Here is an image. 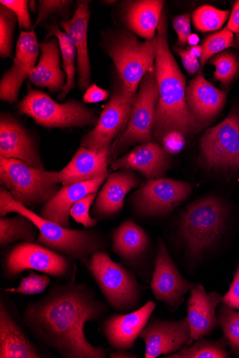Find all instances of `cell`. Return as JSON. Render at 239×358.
Here are the masks:
<instances>
[{
    "instance_id": "1",
    "label": "cell",
    "mask_w": 239,
    "mask_h": 358,
    "mask_svg": "<svg viewBox=\"0 0 239 358\" xmlns=\"http://www.w3.org/2000/svg\"><path fill=\"white\" fill-rule=\"evenodd\" d=\"M74 265L69 280L55 284L43 298L29 302L22 321L39 343L64 358H107V350L86 338V324L100 320L109 308L94 291L76 280Z\"/></svg>"
},
{
    "instance_id": "2",
    "label": "cell",
    "mask_w": 239,
    "mask_h": 358,
    "mask_svg": "<svg viewBox=\"0 0 239 358\" xmlns=\"http://www.w3.org/2000/svg\"><path fill=\"white\" fill-rule=\"evenodd\" d=\"M155 40L158 100L153 136L161 142L170 131L189 134L196 132L199 127L187 106L185 78L168 47L165 13L162 15Z\"/></svg>"
},
{
    "instance_id": "3",
    "label": "cell",
    "mask_w": 239,
    "mask_h": 358,
    "mask_svg": "<svg viewBox=\"0 0 239 358\" xmlns=\"http://www.w3.org/2000/svg\"><path fill=\"white\" fill-rule=\"evenodd\" d=\"M9 213L29 218L39 231L36 243L71 259H78L86 266L92 255L104 248V239L95 231L71 230L29 210L17 201L6 187L0 189V216Z\"/></svg>"
},
{
    "instance_id": "4",
    "label": "cell",
    "mask_w": 239,
    "mask_h": 358,
    "mask_svg": "<svg viewBox=\"0 0 239 358\" xmlns=\"http://www.w3.org/2000/svg\"><path fill=\"white\" fill-rule=\"evenodd\" d=\"M227 204L217 196L193 202L181 215L179 233L191 257L198 258L214 246L225 231Z\"/></svg>"
},
{
    "instance_id": "5",
    "label": "cell",
    "mask_w": 239,
    "mask_h": 358,
    "mask_svg": "<svg viewBox=\"0 0 239 358\" xmlns=\"http://www.w3.org/2000/svg\"><path fill=\"white\" fill-rule=\"evenodd\" d=\"M104 47L126 89L137 94L144 77L155 69L156 40L142 42L130 32L117 31L105 36Z\"/></svg>"
},
{
    "instance_id": "6",
    "label": "cell",
    "mask_w": 239,
    "mask_h": 358,
    "mask_svg": "<svg viewBox=\"0 0 239 358\" xmlns=\"http://www.w3.org/2000/svg\"><path fill=\"white\" fill-rule=\"evenodd\" d=\"M0 182L26 207L46 204L59 191L58 172L32 168L17 159L0 158Z\"/></svg>"
},
{
    "instance_id": "7",
    "label": "cell",
    "mask_w": 239,
    "mask_h": 358,
    "mask_svg": "<svg viewBox=\"0 0 239 358\" xmlns=\"http://www.w3.org/2000/svg\"><path fill=\"white\" fill-rule=\"evenodd\" d=\"M86 268L114 309L127 312L138 306L142 298L140 284L131 271L114 262L109 254L95 252Z\"/></svg>"
},
{
    "instance_id": "8",
    "label": "cell",
    "mask_w": 239,
    "mask_h": 358,
    "mask_svg": "<svg viewBox=\"0 0 239 358\" xmlns=\"http://www.w3.org/2000/svg\"><path fill=\"white\" fill-rule=\"evenodd\" d=\"M18 109L20 114L47 128L95 126L98 120L95 113L80 102L71 100L60 104L46 93L33 90L29 85Z\"/></svg>"
},
{
    "instance_id": "9",
    "label": "cell",
    "mask_w": 239,
    "mask_h": 358,
    "mask_svg": "<svg viewBox=\"0 0 239 358\" xmlns=\"http://www.w3.org/2000/svg\"><path fill=\"white\" fill-rule=\"evenodd\" d=\"M205 166L226 176L239 175V108L207 130L200 141Z\"/></svg>"
},
{
    "instance_id": "10",
    "label": "cell",
    "mask_w": 239,
    "mask_h": 358,
    "mask_svg": "<svg viewBox=\"0 0 239 358\" xmlns=\"http://www.w3.org/2000/svg\"><path fill=\"white\" fill-rule=\"evenodd\" d=\"M139 89L127 127L111 147L110 158H116L135 144L153 141L156 109L158 100L155 69L144 77Z\"/></svg>"
},
{
    "instance_id": "11",
    "label": "cell",
    "mask_w": 239,
    "mask_h": 358,
    "mask_svg": "<svg viewBox=\"0 0 239 358\" xmlns=\"http://www.w3.org/2000/svg\"><path fill=\"white\" fill-rule=\"evenodd\" d=\"M70 259L39 243L23 242L14 246L4 257V275L11 280L25 271H36L65 278L71 276L74 271Z\"/></svg>"
},
{
    "instance_id": "12",
    "label": "cell",
    "mask_w": 239,
    "mask_h": 358,
    "mask_svg": "<svg viewBox=\"0 0 239 358\" xmlns=\"http://www.w3.org/2000/svg\"><path fill=\"white\" fill-rule=\"evenodd\" d=\"M136 94L129 92L119 78L94 129L83 138L82 147L93 150L111 149L114 140L127 127Z\"/></svg>"
},
{
    "instance_id": "13",
    "label": "cell",
    "mask_w": 239,
    "mask_h": 358,
    "mask_svg": "<svg viewBox=\"0 0 239 358\" xmlns=\"http://www.w3.org/2000/svg\"><path fill=\"white\" fill-rule=\"evenodd\" d=\"M192 187L184 182L168 178L149 180L132 195L136 214L153 217L172 213L189 196Z\"/></svg>"
},
{
    "instance_id": "14",
    "label": "cell",
    "mask_w": 239,
    "mask_h": 358,
    "mask_svg": "<svg viewBox=\"0 0 239 358\" xmlns=\"http://www.w3.org/2000/svg\"><path fill=\"white\" fill-rule=\"evenodd\" d=\"M194 285L181 275L165 245L160 241L151 282L155 299L165 303L173 313L181 306Z\"/></svg>"
},
{
    "instance_id": "15",
    "label": "cell",
    "mask_w": 239,
    "mask_h": 358,
    "mask_svg": "<svg viewBox=\"0 0 239 358\" xmlns=\"http://www.w3.org/2000/svg\"><path fill=\"white\" fill-rule=\"evenodd\" d=\"M35 31H22L17 43L15 57L10 70L0 83V99L14 103L18 99L19 91L23 82L29 78L40 54Z\"/></svg>"
},
{
    "instance_id": "16",
    "label": "cell",
    "mask_w": 239,
    "mask_h": 358,
    "mask_svg": "<svg viewBox=\"0 0 239 358\" xmlns=\"http://www.w3.org/2000/svg\"><path fill=\"white\" fill-rule=\"evenodd\" d=\"M145 343V357L168 355L186 346L191 338L187 318L177 321L151 320L139 337Z\"/></svg>"
},
{
    "instance_id": "17",
    "label": "cell",
    "mask_w": 239,
    "mask_h": 358,
    "mask_svg": "<svg viewBox=\"0 0 239 358\" xmlns=\"http://www.w3.org/2000/svg\"><path fill=\"white\" fill-rule=\"evenodd\" d=\"M156 304L149 301L142 308L127 314H114L102 325L108 343L116 349L130 350L146 328Z\"/></svg>"
},
{
    "instance_id": "18",
    "label": "cell",
    "mask_w": 239,
    "mask_h": 358,
    "mask_svg": "<svg viewBox=\"0 0 239 358\" xmlns=\"http://www.w3.org/2000/svg\"><path fill=\"white\" fill-rule=\"evenodd\" d=\"M0 158L17 159L37 169L45 170L43 161L27 129L13 116L0 118Z\"/></svg>"
},
{
    "instance_id": "19",
    "label": "cell",
    "mask_w": 239,
    "mask_h": 358,
    "mask_svg": "<svg viewBox=\"0 0 239 358\" xmlns=\"http://www.w3.org/2000/svg\"><path fill=\"white\" fill-rule=\"evenodd\" d=\"M223 297L217 292H208L201 285H194L190 290L187 320L191 338L187 345L196 340L210 335L218 327L217 308Z\"/></svg>"
},
{
    "instance_id": "20",
    "label": "cell",
    "mask_w": 239,
    "mask_h": 358,
    "mask_svg": "<svg viewBox=\"0 0 239 358\" xmlns=\"http://www.w3.org/2000/svg\"><path fill=\"white\" fill-rule=\"evenodd\" d=\"M186 102L200 129L209 124L222 110L226 102V92L199 76L189 83Z\"/></svg>"
},
{
    "instance_id": "21",
    "label": "cell",
    "mask_w": 239,
    "mask_h": 358,
    "mask_svg": "<svg viewBox=\"0 0 239 358\" xmlns=\"http://www.w3.org/2000/svg\"><path fill=\"white\" fill-rule=\"evenodd\" d=\"M90 1H79L73 17L60 22L61 28L74 43L77 50L78 85L84 92L91 82L90 63L88 50V29L90 18Z\"/></svg>"
},
{
    "instance_id": "22",
    "label": "cell",
    "mask_w": 239,
    "mask_h": 358,
    "mask_svg": "<svg viewBox=\"0 0 239 358\" xmlns=\"http://www.w3.org/2000/svg\"><path fill=\"white\" fill-rule=\"evenodd\" d=\"M168 161L166 152L156 143L136 146L125 156L111 162L114 171H135L148 180L161 178L166 172Z\"/></svg>"
},
{
    "instance_id": "23",
    "label": "cell",
    "mask_w": 239,
    "mask_h": 358,
    "mask_svg": "<svg viewBox=\"0 0 239 358\" xmlns=\"http://www.w3.org/2000/svg\"><path fill=\"white\" fill-rule=\"evenodd\" d=\"M110 150L80 148L69 164L58 172L60 182L65 186L108 177Z\"/></svg>"
},
{
    "instance_id": "24",
    "label": "cell",
    "mask_w": 239,
    "mask_h": 358,
    "mask_svg": "<svg viewBox=\"0 0 239 358\" xmlns=\"http://www.w3.org/2000/svg\"><path fill=\"white\" fill-rule=\"evenodd\" d=\"M46 357L25 334L8 308L0 301V358Z\"/></svg>"
},
{
    "instance_id": "25",
    "label": "cell",
    "mask_w": 239,
    "mask_h": 358,
    "mask_svg": "<svg viewBox=\"0 0 239 358\" xmlns=\"http://www.w3.org/2000/svg\"><path fill=\"white\" fill-rule=\"evenodd\" d=\"M107 178V176H104L84 182L62 186L55 196L44 205L41 216L70 229L71 208L88 195L97 193Z\"/></svg>"
},
{
    "instance_id": "26",
    "label": "cell",
    "mask_w": 239,
    "mask_h": 358,
    "mask_svg": "<svg viewBox=\"0 0 239 358\" xmlns=\"http://www.w3.org/2000/svg\"><path fill=\"white\" fill-rule=\"evenodd\" d=\"M139 183V178L130 171L123 170L109 176L96 198L93 215L108 218L120 213L127 194Z\"/></svg>"
},
{
    "instance_id": "27",
    "label": "cell",
    "mask_w": 239,
    "mask_h": 358,
    "mask_svg": "<svg viewBox=\"0 0 239 358\" xmlns=\"http://www.w3.org/2000/svg\"><path fill=\"white\" fill-rule=\"evenodd\" d=\"M41 50L39 64L32 71L30 82L40 87H47L52 92L62 90L66 84V74L60 69V50L56 38L40 45Z\"/></svg>"
},
{
    "instance_id": "28",
    "label": "cell",
    "mask_w": 239,
    "mask_h": 358,
    "mask_svg": "<svg viewBox=\"0 0 239 358\" xmlns=\"http://www.w3.org/2000/svg\"><path fill=\"white\" fill-rule=\"evenodd\" d=\"M125 19L128 27L135 34L153 41L163 15V1L159 0H138L127 2Z\"/></svg>"
},
{
    "instance_id": "29",
    "label": "cell",
    "mask_w": 239,
    "mask_h": 358,
    "mask_svg": "<svg viewBox=\"0 0 239 358\" xmlns=\"http://www.w3.org/2000/svg\"><path fill=\"white\" fill-rule=\"evenodd\" d=\"M112 241L114 252L129 264L141 258L149 245L146 232L132 220L125 221L118 227Z\"/></svg>"
},
{
    "instance_id": "30",
    "label": "cell",
    "mask_w": 239,
    "mask_h": 358,
    "mask_svg": "<svg viewBox=\"0 0 239 358\" xmlns=\"http://www.w3.org/2000/svg\"><path fill=\"white\" fill-rule=\"evenodd\" d=\"M38 227L27 217L17 215L0 218V246L4 248L11 243L22 241L34 243L39 236Z\"/></svg>"
},
{
    "instance_id": "31",
    "label": "cell",
    "mask_w": 239,
    "mask_h": 358,
    "mask_svg": "<svg viewBox=\"0 0 239 358\" xmlns=\"http://www.w3.org/2000/svg\"><path fill=\"white\" fill-rule=\"evenodd\" d=\"M55 37L57 39L62 57L63 71L66 74V84L59 94L58 100L63 101L66 96L75 87L76 60L77 59L76 48L64 31L56 25L48 27L47 38Z\"/></svg>"
},
{
    "instance_id": "32",
    "label": "cell",
    "mask_w": 239,
    "mask_h": 358,
    "mask_svg": "<svg viewBox=\"0 0 239 358\" xmlns=\"http://www.w3.org/2000/svg\"><path fill=\"white\" fill-rule=\"evenodd\" d=\"M226 341H211L204 338L196 340L179 352L165 356L166 358H227Z\"/></svg>"
},
{
    "instance_id": "33",
    "label": "cell",
    "mask_w": 239,
    "mask_h": 358,
    "mask_svg": "<svg viewBox=\"0 0 239 358\" xmlns=\"http://www.w3.org/2000/svg\"><path fill=\"white\" fill-rule=\"evenodd\" d=\"M217 318L226 342L231 350L239 356V312L222 303Z\"/></svg>"
},
{
    "instance_id": "34",
    "label": "cell",
    "mask_w": 239,
    "mask_h": 358,
    "mask_svg": "<svg viewBox=\"0 0 239 358\" xmlns=\"http://www.w3.org/2000/svg\"><path fill=\"white\" fill-rule=\"evenodd\" d=\"M229 15L228 11L221 10L211 6H203L193 14L196 29L206 32L220 29Z\"/></svg>"
},
{
    "instance_id": "35",
    "label": "cell",
    "mask_w": 239,
    "mask_h": 358,
    "mask_svg": "<svg viewBox=\"0 0 239 358\" xmlns=\"http://www.w3.org/2000/svg\"><path fill=\"white\" fill-rule=\"evenodd\" d=\"M216 68L214 78L228 87L239 74V60L231 51H226L213 57L210 62Z\"/></svg>"
},
{
    "instance_id": "36",
    "label": "cell",
    "mask_w": 239,
    "mask_h": 358,
    "mask_svg": "<svg viewBox=\"0 0 239 358\" xmlns=\"http://www.w3.org/2000/svg\"><path fill=\"white\" fill-rule=\"evenodd\" d=\"M18 19L8 8L0 4V56L13 57V31Z\"/></svg>"
},
{
    "instance_id": "37",
    "label": "cell",
    "mask_w": 239,
    "mask_h": 358,
    "mask_svg": "<svg viewBox=\"0 0 239 358\" xmlns=\"http://www.w3.org/2000/svg\"><path fill=\"white\" fill-rule=\"evenodd\" d=\"M233 46H234L233 32L227 27L207 38L201 45L203 49L200 58L201 69L210 57Z\"/></svg>"
},
{
    "instance_id": "38",
    "label": "cell",
    "mask_w": 239,
    "mask_h": 358,
    "mask_svg": "<svg viewBox=\"0 0 239 358\" xmlns=\"http://www.w3.org/2000/svg\"><path fill=\"white\" fill-rule=\"evenodd\" d=\"M50 282V278L47 275L29 272L26 277H21L18 287L6 288L4 292L6 294L36 296L43 294L49 287Z\"/></svg>"
},
{
    "instance_id": "39",
    "label": "cell",
    "mask_w": 239,
    "mask_h": 358,
    "mask_svg": "<svg viewBox=\"0 0 239 358\" xmlns=\"http://www.w3.org/2000/svg\"><path fill=\"white\" fill-rule=\"evenodd\" d=\"M97 193H93L78 201L71 209L70 215L77 223L83 225L85 229H90L97 224V219L92 217L90 209L97 198Z\"/></svg>"
},
{
    "instance_id": "40",
    "label": "cell",
    "mask_w": 239,
    "mask_h": 358,
    "mask_svg": "<svg viewBox=\"0 0 239 358\" xmlns=\"http://www.w3.org/2000/svg\"><path fill=\"white\" fill-rule=\"evenodd\" d=\"M72 1L65 0H41L39 2L38 15L33 28L37 27L53 14H64L69 10Z\"/></svg>"
},
{
    "instance_id": "41",
    "label": "cell",
    "mask_w": 239,
    "mask_h": 358,
    "mask_svg": "<svg viewBox=\"0 0 239 358\" xmlns=\"http://www.w3.org/2000/svg\"><path fill=\"white\" fill-rule=\"evenodd\" d=\"M0 4L8 8L15 15L21 29L33 28L29 14V1H26V0H1Z\"/></svg>"
},
{
    "instance_id": "42",
    "label": "cell",
    "mask_w": 239,
    "mask_h": 358,
    "mask_svg": "<svg viewBox=\"0 0 239 358\" xmlns=\"http://www.w3.org/2000/svg\"><path fill=\"white\" fill-rule=\"evenodd\" d=\"M163 148L166 152L177 154L184 148V134L179 131H170L165 134L161 141Z\"/></svg>"
},
{
    "instance_id": "43",
    "label": "cell",
    "mask_w": 239,
    "mask_h": 358,
    "mask_svg": "<svg viewBox=\"0 0 239 358\" xmlns=\"http://www.w3.org/2000/svg\"><path fill=\"white\" fill-rule=\"evenodd\" d=\"M173 24L178 35V44L180 46H184L191 34L190 15L187 13L177 16L174 20Z\"/></svg>"
},
{
    "instance_id": "44",
    "label": "cell",
    "mask_w": 239,
    "mask_h": 358,
    "mask_svg": "<svg viewBox=\"0 0 239 358\" xmlns=\"http://www.w3.org/2000/svg\"><path fill=\"white\" fill-rule=\"evenodd\" d=\"M222 303L235 309H239V264L229 290L222 299Z\"/></svg>"
},
{
    "instance_id": "45",
    "label": "cell",
    "mask_w": 239,
    "mask_h": 358,
    "mask_svg": "<svg viewBox=\"0 0 239 358\" xmlns=\"http://www.w3.org/2000/svg\"><path fill=\"white\" fill-rule=\"evenodd\" d=\"M109 91L102 89L96 85H91L86 90L83 101L86 103H97L109 99Z\"/></svg>"
},
{
    "instance_id": "46",
    "label": "cell",
    "mask_w": 239,
    "mask_h": 358,
    "mask_svg": "<svg viewBox=\"0 0 239 358\" xmlns=\"http://www.w3.org/2000/svg\"><path fill=\"white\" fill-rule=\"evenodd\" d=\"M175 50L181 57L184 67L189 74L193 75L200 70V63L198 58L191 55L188 50L175 48Z\"/></svg>"
},
{
    "instance_id": "47",
    "label": "cell",
    "mask_w": 239,
    "mask_h": 358,
    "mask_svg": "<svg viewBox=\"0 0 239 358\" xmlns=\"http://www.w3.org/2000/svg\"><path fill=\"white\" fill-rule=\"evenodd\" d=\"M226 27L234 34H238L239 32V1L234 3Z\"/></svg>"
},
{
    "instance_id": "48",
    "label": "cell",
    "mask_w": 239,
    "mask_h": 358,
    "mask_svg": "<svg viewBox=\"0 0 239 358\" xmlns=\"http://www.w3.org/2000/svg\"><path fill=\"white\" fill-rule=\"evenodd\" d=\"M111 358H137V355L128 352L127 350L116 349L110 354Z\"/></svg>"
},
{
    "instance_id": "49",
    "label": "cell",
    "mask_w": 239,
    "mask_h": 358,
    "mask_svg": "<svg viewBox=\"0 0 239 358\" xmlns=\"http://www.w3.org/2000/svg\"><path fill=\"white\" fill-rule=\"evenodd\" d=\"M188 50L190 52L191 55L195 56L197 58H201L203 55V49L201 46H191L189 48Z\"/></svg>"
},
{
    "instance_id": "50",
    "label": "cell",
    "mask_w": 239,
    "mask_h": 358,
    "mask_svg": "<svg viewBox=\"0 0 239 358\" xmlns=\"http://www.w3.org/2000/svg\"><path fill=\"white\" fill-rule=\"evenodd\" d=\"M200 42V38L196 34H191L187 40L190 46H196Z\"/></svg>"
},
{
    "instance_id": "51",
    "label": "cell",
    "mask_w": 239,
    "mask_h": 358,
    "mask_svg": "<svg viewBox=\"0 0 239 358\" xmlns=\"http://www.w3.org/2000/svg\"><path fill=\"white\" fill-rule=\"evenodd\" d=\"M36 1H29V8L30 9V10L32 12H34L35 13L36 10Z\"/></svg>"
},
{
    "instance_id": "52",
    "label": "cell",
    "mask_w": 239,
    "mask_h": 358,
    "mask_svg": "<svg viewBox=\"0 0 239 358\" xmlns=\"http://www.w3.org/2000/svg\"><path fill=\"white\" fill-rule=\"evenodd\" d=\"M234 46L239 50V32L236 34V37L234 41Z\"/></svg>"
}]
</instances>
